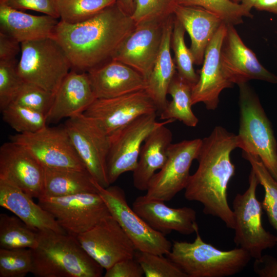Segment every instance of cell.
<instances>
[{"instance_id":"obj_10","label":"cell","mask_w":277,"mask_h":277,"mask_svg":"<svg viewBox=\"0 0 277 277\" xmlns=\"http://www.w3.org/2000/svg\"><path fill=\"white\" fill-rule=\"evenodd\" d=\"M156 113L142 115L109 136L110 149L107 160V172L110 185L120 175L135 169L142 145L156 127L175 120L158 122Z\"/></svg>"},{"instance_id":"obj_16","label":"cell","mask_w":277,"mask_h":277,"mask_svg":"<svg viewBox=\"0 0 277 277\" xmlns=\"http://www.w3.org/2000/svg\"><path fill=\"white\" fill-rule=\"evenodd\" d=\"M164 23L150 22L136 25L115 50L111 59L130 66L146 80L160 49Z\"/></svg>"},{"instance_id":"obj_33","label":"cell","mask_w":277,"mask_h":277,"mask_svg":"<svg viewBox=\"0 0 277 277\" xmlns=\"http://www.w3.org/2000/svg\"><path fill=\"white\" fill-rule=\"evenodd\" d=\"M116 0H57V10L61 21L77 24L94 16Z\"/></svg>"},{"instance_id":"obj_28","label":"cell","mask_w":277,"mask_h":277,"mask_svg":"<svg viewBox=\"0 0 277 277\" xmlns=\"http://www.w3.org/2000/svg\"><path fill=\"white\" fill-rule=\"evenodd\" d=\"M44 168L42 196L61 197L83 193H98L97 183L87 170Z\"/></svg>"},{"instance_id":"obj_41","label":"cell","mask_w":277,"mask_h":277,"mask_svg":"<svg viewBox=\"0 0 277 277\" xmlns=\"http://www.w3.org/2000/svg\"><path fill=\"white\" fill-rule=\"evenodd\" d=\"M0 4L17 10H31L59 18L57 0H0Z\"/></svg>"},{"instance_id":"obj_26","label":"cell","mask_w":277,"mask_h":277,"mask_svg":"<svg viewBox=\"0 0 277 277\" xmlns=\"http://www.w3.org/2000/svg\"><path fill=\"white\" fill-rule=\"evenodd\" d=\"M58 18L34 15L0 4V32L22 43L52 37Z\"/></svg>"},{"instance_id":"obj_38","label":"cell","mask_w":277,"mask_h":277,"mask_svg":"<svg viewBox=\"0 0 277 277\" xmlns=\"http://www.w3.org/2000/svg\"><path fill=\"white\" fill-rule=\"evenodd\" d=\"M134 258L146 277H187L175 263L163 255L136 250Z\"/></svg>"},{"instance_id":"obj_12","label":"cell","mask_w":277,"mask_h":277,"mask_svg":"<svg viewBox=\"0 0 277 277\" xmlns=\"http://www.w3.org/2000/svg\"><path fill=\"white\" fill-rule=\"evenodd\" d=\"M11 141L26 149L44 168L87 170L64 126L17 133Z\"/></svg>"},{"instance_id":"obj_39","label":"cell","mask_w":277,"mask_h":277,"mask_svg":"<svg viewBox=\"0 0 277 277\" xmlns=\"http://www.w3.org/2000/svg\"><path fill=\"white\" fill-rule=\"evenodd\" d=\"M16 59L0 61V108L12 103L24 81L18 72Z\"/></svg>"},{"instance_id":"obj_15","label":"cell","mask_w":277,"mask_h":277,"mask_svg":"<svg viewBox=\"0 0 277 277\" xmlns=\"http://www.w3.org/2000/svg\"><path fill=\"white\" fill-rule=\"evenodd\" d=\"M157 108L145 90L109 98H96L83 114L111 135L136 118L156 113Z\"/></svg>"},{"instance_id":"obj_11","label":"cell","mask_w":277,"mask_h":277,"mask_svg":"<svg viewBox=\"0 0 277 277\" xmlns=\"http://www.w3.org/2000/svg\"><path fill=\"white\" fill-rule=\"evenodd\" d=\"M64 126L78 156L94 180L103 187L109 186L107 172L109 135L83 113L69 118Z\"/></svg>"},{"instance_id":"obj_7","label":"cell","mask_w":277,"mask_h":277,"mask_svg":"<svg viewBox=\"0 0 277 277\" xmlns=\"http://www.w3.org/2000/svg\"><path fill=\"white\" fill-rule=\"evenodd\" d=\"M259 184L251 169L247 189L243 194L237 193L232 202L235 218L234 242L254 260L260 259L264 250L274 247L277 243L276 236L267 231L262 224L263 208L256 196Z\"/></svg>"},{"instance_id":"obj_5","label":"cell","mask_w":277,"mask_h":277,"mask_svg":"<svg viewBox=\"0 0 277 277\" xmlns=\"http://www.w3.org/2000/svg\"><path fill=\"white\" fill-rule=\"evenodd\" d=\"M238 86L240 121L238 148L259 157L277 181V142L271 123L248 83Z\"/></svg>"},{"instance_id":"obj_4","label":"cell","mask_w":277,"mask_h":277,"mask_svg":"<svg viewBox=\"0 0 277 277\" xmlns=\"http://www.w3.org/2000/svg\"><path fill=\"white\" fill-rule=\"evenodd\" d=\"M199 227L192 242L174 241L167 257L175 263L187 277H225L243 271L252 258L242 248L230 250L219 249L204 242Z\"/></svg>"},{"instance_id":"obj_2","label":"cell","mask_w":277,"mask_h":277,"mask_svg":"<svg viewBox=\"0 0 277 277\" xmlns=\"http://www.w3.org/2000/svg\"><path fill=\"white\" fill-rule=\"evenodd\" d=\"M135 24L116 3L77 24L60 21L52 37L62 47L72 67L88 71L110 60Z\"/></svg>"},{"instance_id":"obj_37","label":"cell","mask_w":277,"mask_h":277,"mask_svg":"<svg viewBox=\"0 0 277 277\" xmlns=\"http://www.w3.org/2000/svg\"><path fill=\"white\" fill-rule=\"evenodd\" d=\"M32 264L31 249L0 248V277H24L31 272Z\"/></svg>"},{"instance_id":"obj_19","label":"cell","mask_w":277,"mask_h":277,"mask_svg":"<svg viewBox=\"0 0 277 277\" xmlns=\"http://www.w3.org/2000/svg\"><path fill=\"white\" fill-rule=\"evenodd\" d=\"M226 31L227 24L224 22L207 47L199 80L192 87V106L203 103L208 110H215L221 92L234 85L226 75L221 63V51Z\"/></svg>"},{"instance_id":"obj_31","label":"cell","mask_w":277,"mask_h":277,"mask_svg":"<svg viewBox=\"0 0 277 277\" xmlns=\"http://www.w3.org/2000/svg\"><path fill=\"white\" fill-rule=\"evenodd\" d=\"M242 156L250 164L259 184L264 189V199L261 202L269 223L276 230L277 239V181L272 177L260 158L243 152ZM277 248V243H276Z\"/></svg>"},{"instance_id":"obj_43","label":"cell","mask_w":277,"mask_h":277,"mask_svg":"<svg viewBox=\"0 0 277 277\" xmlns=\"http://www.w3.org/2000/svg\"><path fill=\"white\" fill-rule=\"evenodd\" d=\"M21 51V43L13 37L0 32V61L16 59Z\"/></svg>"},{"instance_id":"obj_9","label":"cell","mask_w":277,"mask_h":277,"mask_svg":"<svg viewBox=\"0 0 277 277\" xmlns=\"http://www.w3.org/2000/svg\"><path fill=\"white\" fill-rule=\"evenodd\" d=\"M38 204L51 213L66 233L77 236L110 215L98 193H83L38 199Z\"/></svg>"},{"instance_id":"obj_25","label":"cell","mask_w":277,"mask_h":277,"mask_svg":"<svg viewBox=\"0 0 277 277\" xmlns=\"http://www.w3.org/2000/svg\"><path fill=\"white\" fill-rule=\"evenodd\" d=\"M166 125H162L154 129L142 145L132 175L133 185L138 190L148 189L153 175L167 160L168 150L172 143V133Z\"/></svg>"},{"instance_id":"obj_23","label":"cell","mask_w":277,"mask_h":277,"mask_svg":"<svg viewBox=\"0 0 277 277\" xmlns=\"http://www.w3.org/2000/svg\"><path fill=\"white\" fill-rule=\"evenodd\" d=\"M174 15L190 36L189 49L194 64H202L207 47L223 21L213 13L194 6L179 5Z\"/></svg>"},{"instance_id":"obj_35","label":"cell","mask_w":277,"mask_h":277,"mask_svg":"<svg viewBox=\"0 0 277 277\" xmlns=\"http://www.w3.org/2000/svg\"><path fill=\"white\" fill-rule=\"evenodd\" d=\"M179 5L202 7L219 16L227 24L236 25L243 22V17H252L241 4L230 0H179Z\"/></svg>"},{"instance_id":"obj_3","label":"cell","mask_w":277,"mask_h":277,"mask_svg":"<svg viewBox=\"0 0 277 277\" xmlns=\"http://www.w3.org/2000/svg\"><path fill=\"white\" fill-rule=\"evenodd\" d=\"M31 249V272L36 277H101L103 268L83 249L77 238L52 230L38 231Z\"/></svg>"},{"instance_id":"obj_34","label":"cell","mask_w":277,"mask_h":277,"mask_svg":"<svg viewBox=\"0 0 277 277\" xmlns=\"http://www.w3.org/2000/svg\"><path fill=\"white\" fill-rule=\"evenodd\" d=\"M185 31L182 24L174 16L171 47L174 52L173 60L177 73L182 78L193 85L198 81L199 76L194 69L192 54L185 44Z\"/></svg>"},{"instance_id":"obj_13","label":"cell","mask_w":277,"mask_h":277,"mask_svg":"<svg viewBox=\"0 0 277 277\" xmlns=\"http://www.w3.org/2000/svg\"><path fill=\"white\" fill-rule=\"evenodd\" d=\"M202 142V139L195 138L172 143L165 165L153 175L145 196L167 202L185 189L190 176V167L198 157Z\"/></svg>"},{"instance_id":"obj_36","label":"cell","mask_w":277,"mask_h":277,"mask_svg":"<svg viewBox=\"0 0 277 277\" xmlns=\"http://www.w3.org/2000/svg\"><path fill=\"white\" fill-rule=\"evenodd\" d=\"M179 0H134L131 16L135 26L150 22L165 21L174 14Z\"/></svg>"},{"instance_id":"obj_42","label":"cell","mask_w":277,"mask_h":277,"mask_svg":"<svg viewBox=\"0 0 277 277\" xmlns=\"http://www.w3.org/2000/svg\"><path fill=\"white\" fill-rule=\"evenodd\" d=\"M105 270V277H142L144 275L134 258L118 261Z\"/></svg>"},{"instance_id":"obj_45","label":"cell","mask_w":277,"mask_h":277,"mask_svg":"<svg viewBox=\"0 0 277 277\" xmlns=\"http://www.w3.org/2000/svg\"><path fill=\"white\" fill-rule=\"evenodd\" d=\"M253 8L277 14V0H258Z\"/></svg>"},{"instance_id":"obj_27","label":"cell","mask_w":277,"mask_h":277,"mask_svg":"<svg viewBox=\"0 0 277 277\" xmlns=\"http://www.w3.org/2000/svg\"><path fill=\"white\" fill-rule=\"evenodd\" d=\"M174 18L173 14L164 21L160 49L152 71L146 80L145 90L154 102L160 113L168 102L167 98L168 88L177 72L171 53Z\"/></svg>"},{"instance_id":"obj_14","label":"cell","mask_w":277,"mask_h":277,"mask_svg":"<svg viewBox=\"0 0 277 277\" xmlns=\"http://www.w3.org/2000/svg\"><path fill=\"white\" fill-rule=\"evenodd\" d=\"M86 252L105 270L121 260L134 258L136 249L110 215L76 236Z\"/></svg>"},{"instance_id":"obj_20","label":"cell","mask_w":277,"mask_h":277,"mask_svg":"<svg viewBox=\"0 0 277 277\" xmlns=\"http://www.w3.org/2000/svg\"><path fill=\"white\" fill-rule=\"evenodd\" d=\"M132 208L151 228L164 235L176 231L183 235L195 233L196 212L192 208H172L164 201L137 196Z\"/></svg>"},{"instance_id":"obj_17","label":"cell","mask_w":277,"mask_h":277,"mask_svg":"<svg viewBox=\"0 0 277 277\" xmlns=\"http://www.w3.org/2000/svg\"><path fill=\"white\" fill-rule=\"evenodd\" d=\"M226 24L221 58L223 69L229 80L238 85L251 80L277 84V76L260 63L255 53L244 44L234 25Z\"/></svg>"},{"instance_id":"obj_44","label":"cell","mask_w":277,"mask_h":277,"mask_svg":"<svg viewBox=\"0 0 277 277\" xmlns=\"http://www.w3.org/2000/svg\"><path fill=\"white\" fill-rule=\"evenodd\" d=\"M253 268L260 277H277V259L270 255H262L255 259Z\"/></svg>"},{"instance_id":"obj_21","label":"cell","mask_w":277,"mask_h":277,"mask_svg":"<svg viewBox=\"0 0 277 277\" xmlns=\"http://www.w3.org/2000/svg\"><path fill=\"white\" fill-rule=\"evenodd\" d=\"M96 98H109L145 90L146 80L130 66L110 59L87 71Z\"/></svg>"},{"instance_id":"obj_24","label":"cell","mask_w":277,"mask_h":277,"mask_svg":"<svg viewBox=\"0 0 277 277\" xmlns=\"http://www.w3.org/2000/svg\"><path fill=\"white\" fill-rule=\"evenodd\" d=\"M0 206L20 218L36 231L66 233L54 216L35 203L32 197L16 186L0 179Z\"/></svg>"},{"instance_id":"obj_6","label":"cell","mask_w":277,"mask_h":277,"mask_svg":"<svg viewBox=\"0 0 277 277\" xmlns=\"http://www.w3.org/2000/svg\"><path fill=\"white\" fill-rule=\"evenodd\" d=\"M18 72L26 82L55 93L72 68L64 50L53 37L21 43Z\"/></svg>"},{"instance_id":"obj_22","label":"cell","mask_w":277,"mask_h":277,"mask_svg":"<svg viewBox=\"0 0 277 277\" xmlns=\"http://www.w3.org/2000/svg\"><path fill=\"white\" fill-rule=\"evenodd\" d=\"M96 99L87 72L69 71L55 93L47 122H56L83 113Z\"/></svg>"},{"instance_id":"obj_1","label":"cell","mask_w":277,"mask_h":277,"mask_svg":"<svg viewBox=\"0 0 277 277\" xmlns=\"http://www.w3.org/2000/svg\"><path fill=\"white\" fill-rule=\"evenodd\" d=\"M238 148L237 136L222 126H216L202 139L197 160L199 166L190 175L185 197L201 203L204 214L217 217L234 229V214L228 203L227 188L235 173L231 152Z\"/></svg>"},{"instance_id":"obj_32","label":"cell","mask_w":277,"mask_h":277,"mask_svg":"<svg viewBox=\"0 0 277 277\" xmlns=\"http://www.w3.org/2000/svg\"><path fill=\"white\" fill-rule=\"evenodd\" d=\"M2 112L4 121L18 133H33L47 126L46 114L14 103Z\"/></svg>"},{"instance_id":"obj_29","label":"cell","mask_w":277,"mask_h":277,"mask_svg":"<svg viewBox=\"0 0 277 277\" xmlns=\"http://www.w3.org/2000/svg\"><path fill=\"white\" fill-rule=\"evenodd\" d=\"M193 85L182 78L176 72L168 88V94L172 97L166 107L160 113L162 120H174L188 127H194L199 120L192 110Z\"/></svg>"},{"instance_id":"obj_46","label":"cell","mask_w":277,"mask_h":277,"mask_svg":"<svg viewBox=\"0 0 277 277\" xmlns=\"http://www.w3.org/2000/svg\"><path fill=\"white\" fill-rule=\"evenodd\" d=\"M134 0H116V4L127 15L131 16L134 10Z\"/></svg>"},{"instance_id":"obj_8","label":"cell","mask_w":277,"mask_h":277,"mask_svg":"<svg viewBox=\"0 0 277 277\" xmlns=\"http://www.w3.org/2000/svg\"><path fill=\"white\" fill-rule=\"evenodd\" d=\"M98 193L110 215L117 222L136 250L168 255L172 244L162 233L151 228L128 204L124 190L117 186L103 187L97 183Z\"/></svg>"},{"instance_id":"obj_48","label":"cell","mask_w":277,"mask_h":277,"mask_svg":"<svg viewBox=\"0 0 277 277\" xmlns=\"http://www.w3.org/2000/svg\"><path fill=\"white\" fill-rule=\"evenodd\" d=\"M230 1L238 4H240L241 1V0H230Z\"/></svg>"},{"instance_id":"obj_18","label":"cell","mask_w":277,"mask_h":277,"mask_svg":"<svg viewBox=\"0 0 277 277\" xmlns=\"http://www.w3.org/2000/svg\"><path fill=\"white\" fill-rule=\"evenodd\" d=\"M0 179L32 198L38 199L43 194L44 167L26 149L12 141L0 148Z\"/></svg>"},{"instance_id":"obj_47","label":"cell","mask_w":277,"mask_h":277,"mask_svg":"<svg viewBox=\"0 0 277 277\" xmlns=\"http://www.w3.org/2000/svg\"><path fill=\"white\" fill-rule=\"evenodd\" d=\"M257 1L258 0H241L240 4L247 12L251 13L250 11L252 8L254 7Z\"/></svg>"},{"instance_id":"obj_40","label":"cell","mask_w":277,"mask_h":277,"mask_svg":"<svg viewBox=\"0 0 277 277\" xmlns=\"http://www.w3.org/2000/svg\"><path fill=\"white\" fill-rule=\"evenodd\" d=\"M55 94L35 84L24 82L12 103L46 115L53 104Z\"/></svg>"},{"instance_id":"obj_30","label":"cell","mask_w":277,"mask_h":277,"mask_svg":"<svg viewBox=\"0 0 277 277\" xmlns=\"http://www.w3.org/2000/svg\"><path fill=\"white\" fill-rule=\"evenodd\" d=\"M38 238V231L15 215L0 214L1 248L33 249L37 244Z\"/></svg>"}]
</instances>
